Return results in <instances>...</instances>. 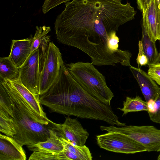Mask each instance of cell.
<instances>
[{
	"instance_id": "obj_1",
	"label": "cell",
	"mask_w": 160,
	"mask_h": 160,
	"mask_svg": "<svg viewBox=\"0 0 160 160\" xmlns=\"http://www.w3.org/2000/svg\"><path fill=\"white\" fill-rule=\"evenodd\" d=\"M54 23L61 43L77 48L88 54L97 66L123 65L127 50L118 49L119 27L133 20L136 12L130 2L122 0H73Z\"/></svg>"
},
{
	"instance_id": "obj_2",
	"label": "cell",
	"mask_w": 160,
	"mask_h": 160,
	"mask_svg": "<svg viewBox=\"0 0 160 160\" xmlns=\"http://www.w3.org/2000/svg\"><path fill=\"white\" fill-rule=\"evenodd\" d=\"M40 103L51 112L104 121L122 127L111 105L106 104L81 86L74 79L64 63L56 82L39 95Z\"/></svg>"
},
{
	"instance_id": "obj_3",
	"label": "cell",
	"mask_w": 160,
	"mask_h": 160,
	"mask_svg": "<svg viewBox=\"0 0 160 160\" xmlns=\"http://www.w3.org/2000/svg\"><path fill=\"white\" fill-rule=\"evenodd\" d=\"M0 109L10 116L16 131L13 138L22 146H27L47 140L54 130L52 121L48 125L34 120L28 115L21 96L9 80H0Z\"/></svg>"
},
{
	"instance_id": "obj_4",
	"label": "cell",
	"mask_w": 160,
	"mask_h": 160,
	"mask_svg": "<svg viewBox=\"0 0 160 160\" xmlns=\"http://www.w3.org/2000/svg\"><path fill=\"white\" fill-rule=\"evenodd\" d=\"M76 81L103 102L110 105L113 93L107 85L104 76L91 63L79 62L66 65Z\"/></svg>"
},
{
	"instance_id": "obj_5",
	"label": "cell",
	"mask_w": 160,
	"mask_h": 160,
	"mask_svg": "<svg viewBox=\"0 0 160 160\" xmlns=\"http://www.w3.org/2000/svg\"><path fill=\"white\" fill-rule=\"evenodd\" d=\"M39 58L40 95L46 92L56 82L64 63L59 49L52 42L40 48Z\"/></svg>"
},
{
	"instance_id": "obj_6",
	"label": "cell",
	"mask_w": 160,
	"mask_h": 160,
	"mask_svg": "<svg viewBox=\"0 0 160 160\" xmlns=\"http://www.w3.org/2000/svg\"><path fill=\"white\" fill-rule=\"evenodd\" d=\"M102 131L116 132L124 134L138 142L147 151L160 152V129L152 126L126 125L116 127L101 126Z\"/></svg>"
},
{
	"instance_id": "obj_7",
	"label": "cell",
	"mask_w": 160,
	"mask_h": 160,
	"mask_svg": "<svg viewBox=\"0 0 160 160\" xmlns=\"http://www.w3.org/2000/svg\"><path fill=\"white\" fill-rule=\"evenodd\" d=\"M96 140L101 148L115 152L134 154L147 151L141 144L119 132H108L96 136Z\"/></svg>"
},
{
	"instance_id": "obj_8",
	"label": "cell",
	"mask_w": 160,
	"mask_h": 160,
	"mask_svg": "<svg viewBox=\"0 0 160 160\" xmlns=\"http://www.w3.org/2000/svg\"><path fill=\"white\" fill-rule=\"evenodd\" d=\"M39 48L31 53L19 69V77L23 85L36 95L39 92Z\"/></svg>"
},
{
	"instance_id": "obj_9",
	"label": "cell",
	"mask_w": 160,
	"mask_h": 160,
	"mask_svg": "<svg viewBox=\"0 0 160 160\" xmlns=\"http://www.w3.org/2000/svg\"><path fill=\"white\" fill-rule=\"evenodd\" d=\"M54 130L59 137H62L72 144L84 146L88 137L89 134L83 128L80 122L76 119L68 116L62 124L52 122Z\"/></svg>"
},
{
	"instance_id": "obj_10",
	"label": "cell",
	"mask_w": 160,
	"mask_h": 160,
	"mask_svg": "<svg viewBox=\"0 0 160 160\" xmlns=\"http://www.w3.org/2000/svg\"><path fill=\"white\" fill-rule=\"evenodd\" d=\"M142 27L151 39L156 42L159 40L160 10L157 0H152L145 11L142 12Z\"/></svg>"
},
{
	"instance_id": "obj_11",
	"label": "cell",
	"mask_w": 160,
	"mask_h": 160,
	"mask_svg": "<svg viewBox=\"0 0 160 160\" xmlns=\"http://www.w3.org/2000/svg\"><path fill=\"white\" fill-rule=\"evenodd\" d=\"M24 150L13 138L0 134V160H26Z\"/></svg>"
},
{
	"instance_id": "obj_12",
	"label": "cell",
	"mask_w": 160,
	"mask_h": 160,
	"mask_svg": "<svg viewBox=\"0 0 160 160\" xmlns=\"http://www.w3.org/2000/svg\"><path fill=\"white\" fill-rule=\"evenodd\" d=\"M130 70L138 82L146 102L154 100L160 92V88L148 73L140 68L131 65Z\"/></svg>"
},
{
	"instance_id": "obj_13",
	"label": "cell",
	"mask_w": 160,
	"mask_h": 160,
	"mask_svg": "<svg viewBox=\"0 0 160 160\" xmlns=\"http://www.w3.org/2000/svg\"><path fill=\"white\" fill-rule=\"evenodd\" d=\"M32 37L12 40L8 58L18 68L24 63L31 53Z\"/></svg>"
},
{
	"instance_id": "obj_14",
	"label": "cell",
	"mask_w": 160,
	"mask_h": 160,
	"mask_svg": "<svg viewBox=\"0 0 160 160\" xmlns=\"http://www.w3.org/2000/svg\"><path fill=\"white\" fill-rule=\"evenodd\" d=\"M9 81L32 109L43 118L47 120H49L44 112L40 103L39 96L36 95L31 92L23 85L19 78Z\"/></svg>"
},
{
	"instance_id": "obj_15",
	"label": "cell",
	"mask_w": 160,
	"mask_h": 160,
	"mask_svg": "<svg viewBox=\"0 0 160 160\" xmlns=\"http://www.w3.org/2000/svg\"><path fill=\"white\" fill-rule=\"evenodd\" d=\"M33 152L37 150H44L59 153L64 149L63 145L59 139L57 132L51 130L50 137L47 140L39 142L33 145L27 146Z\"/></svg>"
},
{
	"instance_id": "obj_16",
	"label": "cell",
	"mask_w": 160,
	"mask_h": 160,
	"mask_svg": "<svg viewBox=\"0 0 160 160\" xmlns=\"http://www.w3.org/2000/svg\"><path fill=\"white\" fill-rule=\"evenodd\" d=\"M141 40L142 51L148 60V65L156 64L159 61V56L156 47L155 42L152 41L146 31L142 27Z\"/></svg>"
},
{
	"instance_id": "obj_17",
	"label": "cell",
	"mask_w": 160,
	"mask_h": 160,
	"mask_svg": "<svg viewBox=\"0 0 160 160\" xmlns=\"http://www.w3.org/2000/svg\"><path fill=\"white\" fill-rule=\"evenodd\" d=\"M19 69L16 67L8 57L0 58V80H11L19 77Z\"/></svg>"
},
{
	"instance_id": "obj_18",
	"label": "cell",
	"mask_w": 160,
	"mask_h": 160,
	"mask_svg": "<svg viewBox=\"0 0 160 160\" xmlns=\"http://www.w3.org/2000/svg\"><path fill=\"white\" fill-rule=\"evenodd\" d=\"M123 105L122 108H118L123 112L122 116L130 112L148 111L147 102L142 100L139 96L134 98L127 97L125 101L123 102Z\"/></svg>"
},
{
	"instance_id": "obj_19",
	"label": "cell",
	"mask_w": 160,
	"mask_h": 160,
	"mask_svg": "<svg viewBox=\"0 0 160 160\" xmlns=\"http://www.w3.org/2000/svg\"><path fill=\"white\" fill-rule=\"evenodd\" d=\"M51 31L49 26H36L35 32L32 37L31 53L39 47L48 45L50 42V36L48 35Z\"/></svg>"
},
{
	"instance_id": "obj_20",
	"label": "cell",
	"mask_w": 160,
	"mask_h": 160,
	"mask_svg": "<svg viewBox=\"0 0 160 160\" xmlns=\"http://www.w3.org/2000/svg\"><path fill=\"white\" fill-rule=\"evenodd\" d=\"M64 148L73 154L78 157L81 160H92V157L89 148L86 145H74L63 138L59 137Z\"/></svg>"
},
{
	"instance_id": "obj_21",
	"label": "cell",
	"mask_w": 160,
	"mask_h": 160,
	"mask_svg": "<svg viewBox=\"0 0 160 160\" xmlns=\"http://www.w3.org/2000/svg\"><path fill=\"white\" fill-rule=\"evenodd\" d=\"M0 131L6 135L12 137L16 134L14 121L7 112L0 109Z\"/></svg>"
},
{
	"instance_id": "obj_22",
	"label": "cell",
	"mask_w": 160,
	"mask_h": 160,
	"mask_svg": "<svg viewBox=\"0 0 160 160\" xmlns=\"http://www.w3.org/2000/svg\"><path fill=\"white\" fill-rule=\"evenodd\" d=\"M29 160H66L63 150L59 153L44 150L33 151L28 159Z\"/></svg>"
},
{
	"instance_id": "obj_23",
	"label": "cell",
	"mask_w": 160,
	"mask_h": 160,
	"mask_svg": "<svg viewBox=\"0 0 160 160\" xmlns=\"http://www.w3.org/2000/svg\"><path fill=\"white\" fill-rule=\"evenodd\" d=\"M148 113L150 120L153 122L160 123V92L154 100L148 102Z\"/></svg>"
},
{
	"instance_id": "obj_24",
	"label": "cell",
	"mask_w": 160,
	"mask_h": 160,
	"mask_svg": "<svg viewBox=\"0 0 160 160\" xmlns=\"http://www.w3.org/2000/svg\"><path fill=\"white\" fill-rule=\"evenodd\" d=\"M148 73L158 85H160V63L148 65Z\"/></svg>"
},
{
	"instance_id": "obj_25",
	"label": "cell",
	"mask_w": 160,
	"mask_h": 160,
	"mask_svg": "<svg viewBox=\"0 0 160 160\" xmlns=\"http://www.w3.org/2000/svg\"><path fill=\"white\" fill-rule=\"evenodd\" d=\"M70 0H45L42 6V11L46 14L50 10L63 3Z\"/></svg>"
},
{
	"instance_id": "obj_26",
	"label": "cell",
	"mask_w": 160,
	"mask_h": 160,
	"mask_svg": "<svg viewBox=\"0 0 160 160\" xmlns=\"http://www.w3.org/2000/svg\"><path fill=\"white\" fill-rule=\"evenodd\" d=\"M136 61L138 68H139L140 66L141 67L142 66L148 65V59L142 51L141 40H139L138 42V53Z\"/></svg>"
},
{
	"instance_id": "obj_27",
	"label": "cell",
	"mask_w": 160,
	"mask_h": 160,
	"mask_svg": "<svg viewBox=\"0 0 160 160\" xmlns=\"http://www.w3.org/2000/svg\"><path fill=\"white\" fill-rule=\"evenodd\" d=\"M152 0H136L138 8L142 12L145 11Z\"/></svg>"
},
{
	"instance_id": "obj_28",
	"label": "cell",
	"mask_w": 160,
	"mask_h": 160,
	"mask_svg": "<svg viewBox=\"0 0 160 160\" xmlns=\"http://www.w3.org/2000/svg\"><path fill=\"white\" fill-rule=\"evenodd\" d=\"M157 1L158 2V7L160 10V0H158Z\"/></svg>"
},
{
	"instance_id": "obj_29",
	"label": "cell",
	"mask_w": 160,
	"mask_h": 160,
	"mask_svg": "<svg viewBox=\"0 0 160 160\" xmlns=\"http://www.w3.org/2000/svg\"><path fill=\"white\" fill-rule=\"evenodd\" d=\"M157 159L158 160H160V153L159 154V155Z\"/></svg>"
},
{
	"instance_id": "obj_30",
	"label": "cell",
	"mask_w": 160,
	"mask_h": 160,
	"mask_svg": "<svg viewBox=\"0 0 160 160\" xmlns=\"http://www.w3.org/2000/svg\"><path fill=\"white\" fill-rule=\"evenodd\" d=\"M160 41V33H159V40Z\"/></svg>"
},
{
	"instance_id": "obj_31",
	"label": "cell",
	"mask_w": 160,
	"mask_h": 160,
	"mask_svg": "<svg viewBox=\"0 0 160 160\" xmlns=\"http://www.w3.org/2000/svg\"><path fill=\"white\" fill-rule=\"evenodd\" d=\"M159 58L160 59V52H159Z\"/></svg>"
}]
</instances>
